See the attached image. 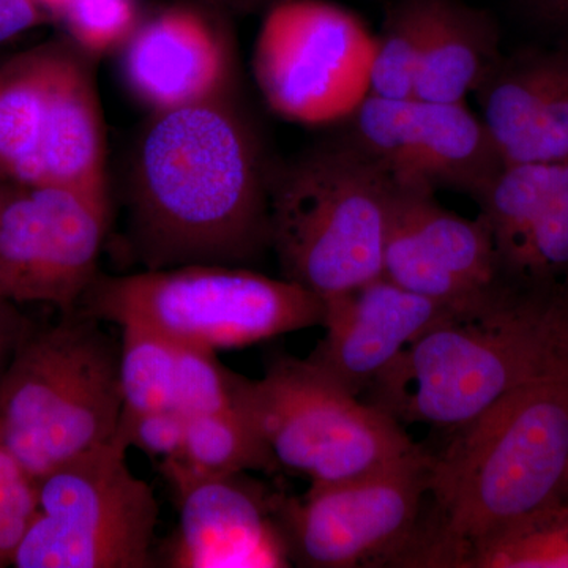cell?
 <instances>
[{"instance_id":"obj_17","label":"cell","mask_w":568,"mask_h":568,"mask_svg":"<svg viewBox=\"0 0 568 568\" xmlns=\"http://www.w3.org/2000/svg\"><path fill=\"white\" fill-rule=\"evenodd\" d=\"M324 304V336L306 358L358 398L422 332L454 308L384 275Z\"/></svg>"},{"instance_id":"obj_32","label":"cell","mask_w":568,"mask_h":568,"mask_svg":"<svg viewBox=\"0 0 568 568\" xmlns=\"http://www.w3.org/2000/svg\"><path fill=\"white\" fill-rule=\"evenodd\" d=\"M41 6L44 7L50 13L62 14L69 6L70 0H39Z\"/></svg>"},{"instance_id":"obj_22","label":"cell","mask_w":568,"mask_h":568,"mask_svg":"<svg viewBox=\"0 0 568 568\" xmlns=\"http://www.w3.org/2000/svg\"><path fill=\"white\" fill-rule=\"evenodd\" d=\"M457 568H568V497L481 538Z\"/></svg>"},{"instance_id":"obj_2","label":"cell","mask_w":568,"mask_h":568,"mask_svg":"<svg viewBox=\"0 0 568 568\" xmlns=\"http://www.w3.org/2000/svg\"><path fill=\"white\" fill-rule=\"evenodd\" d=\"M568 376V287L500 280L410 343L361 398L403 426L455 432L521 388Z\"/></svg>"},{"instance_id":"obj_33","label":"cell","mask_w":568,"mask_h":568,"mask_svg":"<svg viewBox=\"0 0 568 568\" xmlns=\"http://www.w3.org/2000/svg\"><path fill=\"white\" fill-rule=\"evenodd\" d=\"M241 6L250 7H260V6H274V3L280 2V0H237Z\"/></svg>"},{"instance_id":"obj_26","label":"cell","mask_w":568,"mask_h":568,"mask_svg":"<svg viewBox=\"0 0 568 568\" xmlns=\"http://www.w3.org/2000/svg\"><path fill=\"white\" fill-rule=\"evenodd\" d=\"M62 17L85 55H103L125 47L136 32L138 0H70Z\"/></svg>"},{"instance_id":"obj_10","label":"cell","mask_w":568,"mask_h":568,"mask_svg":"<svg viewBox=\"0 0 568 568\" xmlns=\"http://www.w3.org/2000/svg\"><path fill=\"white\" fill-rule=\"evenodd\" d=\"M432 454L422 448L366 476L276 495L275 511L293 566L396 567L416 536Z\"/></svg>"},{"instance_id":"obj_11","label":"cell","mask_w":568,"mask_h":568,"mask_svg":"<svg viewBox=\"0 0 568 568\" xmlns=\"http://www.w3.org/2000/svg\"><path fill=\"white\" fill-rule=\"evenodd\" d=\"M110 203L67 186L10 190L0 212V297L77 312L99 276Z\"/></svg>"},{"instance_id":"obj_13","label":"cell","mask_w":568,"mask_h":568,"mask_svg":"<svg viewBox=\"0 0 568 568\" xmlns=\"http://www.w3.org/2000/svg\"><path fill=\"white\" fill-rule=\"evenodd\" d=\"M358 37L353 14L323 0L274 3L254 50V74L272 110L301 122L332 118Z\"/></svg>"},{"instance_id":"obj_25","label":"cell","mask_w":568,"mask_h":568,"mask_svg":"<svg viewBox=\"0 0 568 568\" xmlns=\"http://www.w3.org/2000/svg\"><path fill=\"white\" fill-rule=\"evenodd\" d=\"M173 410L190 418L235 406L241 375L220 364L216 353L178 343Z\"/></svg>"},{"instance_id":"obj_29","label":"cell","mask_w":568,"mask_h":568,"mask_svg":"<svg viewBox=\"0 0 568 568\" xmlns=\"http://www.w3.org/2000/svg\"><path fill=\"white\" fill-rule=\"evenodd\" d=\"M48 17L39 0H0V44L39 28Z\"/></svg>"},{"instance_id":"obj_3","label":"cell","mask_w":568,"mask_h":568,"mask_svg":"<svg viewBox=\"0 0 568 568\" xmlns=\"http://www.w3.org/2000/svg\"><path fill=\"white\" fill-rule=\"evenodd\" d=\"M432 454L420 523L398 567L457 568L467 549L568 497V376L521 388Z\"/></svg>"},{"instance_id":"obj_4","label":"cell","mask_w":568,"mask_h":568,"mask_svg":"<svg viewBox=\"0 0 568 568\" xmlns=\"http://www.w3.org/2000/svg\"><path fill=\"white\" fill-rule=\"evenodd\" d=\"M395 183L346 134L271 178V248L287 282L321 298L383 275Z\"/></svg>"},{"instance_id":"obj_21","label":"cell","mask_w":568,"mask_h":568,"mask_svg":"<svg viewBox=\"0 0 568 568\" xmlns=\"http://www.w3.org/2000/svg\"><path fill=\"white\" fill-rule=\"evenodd\" d=\"M276 469L260 433L237 406L186 418L182 450L178 457L160 462L171 485Z\"/></svg>"},{"instance_id":"obj_23","label":"cell","mask_w":568,"mask_h":568,"mask_svg":"<svg viewBox=\"0 0 568 568\" xmlns=\"http://www.w3.org/2000/svg\"><path fill=\"white\" fill-rule=\"evenodd\" d=\"M121 331L122 413L173 409L178 343L138 325Z\"/></svg>"},{"instance_id":"obj_7","label":"cell","mask_w":568,"mask_h":568,"mask_svg":"<svg viewBox=\"0 0 568 568\" xmlns=\"http://www.w3.org/2000/svg\"><path fill=\"white\" fill-rule=\"evenodd\" d=\"M235 406L252 420L276 467L310 485L366 476L422 450L405 426L308 358L284 355L261 379L239 377Z\"/></svg>"},{"instance_id":"obj_34","label":"cell","mask_w":568,"mask_h":568,"mask_svg":"<svg viewBox=\"0 0 568 568\" xmlns=\"http://www.w3.org/2000/svg\"><path fill=\"white\" fill-rule=\"evenodd\" d=\"M10 190L3 189L0 186V212H2L3 203H6L7 194H9Z\"/></svg>"},{"instance_id":"obj_27","label":"cell","mask_w":568,"mask_h":568,"mask_svg":"<svg viewBox=\"0 0 568 568\" xmlns=\"http://www.w3.org/2000/svg\"><path fill=\"white\" fill-rule=\"evenodd\" d=\"M36 507L37 481L0 444V567L13 566Z\"/></svg>"},{"instance_id":"obj_18","label":"cell","mask_w":568,"mask_h":568,"mask_svg":"<svg viewBox=\"0 0 568 568\" xmlns=\"http://www.w3.org/2000/svg\"><path fill=\"white\" fill-rule=\"evenodd\" d=\"M123 48L126 85L153 112L178 110L233 92L230 41L200 10H164L138 26Z\"/></svg>"},{"instance_id":"obj_24","label":"cell","mask_w":568,"mask_h":568,"mask_svg":"<svg viewBox=\"0 0 568 568\" xmlns=\"http://www.w3.org/2000/svg\"><path fill=\"white\" fill-rule=\"evenodd\" d=\"M426 33V0H402L388 13L369 65L372 95L414 99Z\"/></svg>"},{"instance_id":"obj_28","label":"cell","mask_w":568,"mask_h":568,"mask_svg":"<svg viewBox=\"0 0 568 568\" xmlns=\"http://www.w3.org/2000/svg\"><path fill=\"white\" fill-rule=\"evenodd\" d=\"M186 418L173 409L121 414L114 437L123 447H136L160 462L178 457L185 436Z\"/></svg>"},{"instance_id":"obj_5","label":"cell","mask_w":568,"mask_h":568,"mask_svg":"<svg viewBox=\"0 0 568 568\" xmlns=\"http://www.w3.org/2000/svg\"><path fill=\"white\" fill-rule=\"evenodd\" d=\"M123 407L121 343L74 312L31 331L0 375V444L33 480L111 443Z\"/></svg>"},{"instance_id":"obj_14","label":"cell","mask_w":568,"mask_h":568,"mask_svg":"<svg viewBox=\"0 0 568 568\" xmlns=\"http://www.w3.org/2000/svg\"><path fill=\"white\" fill-rule=\"evenodd\" d=\"M383 275L440 304L465 305L500 282L491 231L484 216L447 211L435 193L395 186Z\"/></svg>"},{"instance_id":"obj_8","label":"cell","mask_w":568,"mask_h":568,"mask_svg":"<svg viewBox=\"0 0 568 568\" xmlns=\"http://www.w3.org/2000/svg\"><path fill=\"white\" fill-rule=\"evenodd\" d=\"M102 108L88 55L48 43L0 65V178L108 201Z\"/></svg>"},{"instance_id":"obj_15","label":"cell","mask_w":568,"mask_h":568,"mask_svg":"<svg viewBox=\"0 0 568 568\" xmlns=\"http://www.w3.org/2000/svg\"><path fill=\"white\" fill-rule=\"evenodd\" d=\"M179 526L162 566L171 568H284L293 566L276 495L245 474L171 485Z\"/></svg>"},{"instance_id":"obj_6","label":"cell","mask_w":568,"mask_h":568,"mask_svg":"<svg viewBox=\"0 0 568 568\" xmlns=\"http://www.w3.org/2000/svg\"><path fill=\"white\" fill-rule=\"evenodd\" d=\"M324 310V298L287 280L250 267L190 264L99 275L77 312L219 353L321 325Z\"/></svg>"},{"instance_id":"obj_30","label":"cell","mask_w":568,"mask_h":568,"mask_svg":"<svg viewBox=\"0 0 568 568\" xmlns=\"http://www.w3.org/2000/svg\"><path fill=\"white\" fill-rule=\"evenodd\" d=\"M31 328L32 325L21 316L17 305L0 297V375Z\"/></svg>"},{"instance_id":"obj_12","label":"cell","mask_w":568,"mask_h":568,"mask_svg":"<svg viewBox=\"0 0 568 568\" xmlns=\"http://www.w3.org/2000/svg\"><path fill=\"white\" fill-rule=\"evenodd\" d=\"M345 134L398 189H452L478 201L506 168L487 125L465 103L368 93Z\"/></svg>"},{"instance_id":"obj_16","label":"cell","mask_w":568,"mask_h":568,"mask_svg":"<svg viewBox=\"0 0 568 568\" xmlns=\"http://www.w3.org/2000/svg\"><path fill=\"white\" fill-rule=\"evenodd\" d=\"M477 203L504 282L568 287V160L507 164Z\"/></svg>"},{"instance_id":"obj_1","label":"cell","mask_w":568,"mask_h":568,"mask_svg":"<svg viewBox=\"0 0 568 568\" xmlns=\"http://www.w3.org/2000/svg\"><path fill=\"white\" fill-rule=\"evenodd\" d=\"M271 175L233 93L153 112L129 175V235L144 271L250 267L271 248Z\"/></svg>"},{"instance_id":"obj_9","label":"cell","mask_w":568,"mask_h":568,"mask_svg":"<svg viewBox=\"0 0 568 568\" xmlns=\"http://www.w3.org/2000/svg\"><path fill=\"white\" fill-rule=\"evenodd\" d=\"M118 440L37 480V507L17 568H151L159 503Z\"/></svg>"},{"instance_id":"obj_31","label":"cell","mask_w":568,"mask_h":568,"mask_svg":"<svg viewBox=\"0 0 568 568\" xmlns=\"http://www.w3.org/2000/svg\"><path fill=\"white\" fill-rule=\"evenodd\" d=\"M534 21L552 29H568V0H519Z\"/></svg>"},{"instance_id":"obj_20","label":"cell","mask_w":568,"mask_h":568,"mask_svg":"<svg viewBox=\"0 0 568 568\" xmlns=\"http://www.w3.org/2000/svg\"><path fill=\"white\" fill-rule=\"evenodd\" d=\"M503 59L495 22L457 0H426V33L414 99L465 103Z\"/></svg>"},{"instance_id":"obj_19","label":"cell","mask_w":568,"mask_h":568,"mask_svg":"<svg viewBox=\"0 0 568 568\" xmlns=\"http://www.w3.org/2000/svg\"><path fill=\"white\" fill-rule=\"evenodd\" d=\"M504 163L568 160V47L500 59L476 92Z\"/></svg>"}]
</instances>
